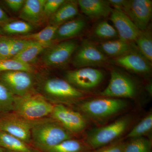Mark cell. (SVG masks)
I'll return each instance as SVG.
<instances>
[{
  "label": "cell",
  "instance_id": "1",
  "mask_svg": "<svg viewBox=\"0 0 152 152\" xmlns=\"http://www.w3.org/2000/svg\"><path fill=\"white\" fill-rule=\"evenodd\" d=\"M37 92L53 104H70L83 96L82 91L66 80L49 77L38 81Z\"/></svg>",
  "mask_w": 152,
  "mask_h": 152
},
{
  "label": "cell",
  "instance_id": "2",
  "mask_svg": "<svg viewBox=\"0 0 152 152\" xmlns=\"http://www.w3.org/2000/svg\"><path fill=\"white\" fill-rule=\"evenodd\" d=\"M72 133L51 118L36 125L31 131V142L46 152L62 142L72 139Z\"/></svg>",
  "mask_w": 152,
  "mask_h": 152
},
{
  "label": "cell",
  "instance_id": "3",
  "mask_svg": "<svg viewBox=\"0 0 152 152\" xmlns=\"http://www.w3.org/2000/svg\"><path fill=\"white\" fill-rule=\"evenodd\" d=\"M54 105L38 92L23 96H15V114L30 120L43 119L50 117Z\"/></svg>",
  "mask_w": 152,
  "mask_h": 152
},
{
  "label": "cell",
  "instance_id": "4",
  "mask_svg": "<svg viewBox=\"0 0 152 152\" xmlns=\"http://www.w3.org/2000/svg\"><path fill=\"white\" fill-rule=\"evenodd\" d=\"M38 80L35 73L12 71L0 73V83L15 96H23L37 92Z\"/></svg>",
  "mask_w": 152,
  "mask_h": 152
},
{
  "label": "cell",
  "instance_id": "5",
  "mask_svg": "<svg viewBox=\"0 0 152 152\" xmlns=\"http://www.w3.org/2000/svg\"><path fill=\"white\" fill-rule=\"evenodd\" d=\"M130 121L129 117H123L110 124L93 129L87 136V145L96 150L111 143L124 132Z\"/></svg>",
  "mask_w": 152,
  "mask_h": 152
},
{
  "label": "cell",
  "instance_id": "6",
  "mask_svg": "<svg viewBox=\"0 0 152 152\" xmlns=\"http://www.w3.org/2000/svg\"><path fill=\"white\" fill-rule=\"evenodd\" d=\"M47 118L39 120H30L19 116L13 112L2 114L0 115V130L8 133L28 144L31 142L33 128Z\"/></svg>",
  "mask_w": 152,
  "mask_h": 152
},
{
  "label": "cell",
  "instance_id": "7",
  "mask_svg": "<svg viewBox=\"0 0 152 152\" xmlns=\"http://www.w3.org/2000/svg\"><path fill=\"white\" fill-rule=\"evenodd\" d=\"M126 105V102L121 99L106 97L86 101L81 104L80 107L89 116L102 119L118 113Z\"/></svg>",
  "mask_w": 152,
  "mask_h": 152
},
{
  "label": "cell",
  "instance_id": "8",
  "mask_svg": "<svg viewBox=\"0 0 152 152\" xmlns=\"http://www.w3.org/2000/svg\"><path fill=\"white\" fill-rule=\"evenodd\" d=\"M75 40L63 41L53 44L43 52L42 62L48 67H59L66 65L78 47Z\"/></svg>",
  "mask_w": 152,
  "mask_h": 152
},
{
  "label": "cell",
  "instance_id": "9",
  "mask_svg": "<svg viewBox=\"0 0 152 152\" xmlns=\"http://www.w3.org/2000/svg\"><path fill=\"white\" fill-rule=\"evenodd\" d=\"M108 58L95 44L88 40L82 42L74 53L72 63L77 69L103 65Z\"/></svg>",
  "mask_w": 152,
  "mask_h": 152
},
{
  "label": "cell",
  "instance_id": "10",
  "mask_svg": "<svg viewBox=\"0 0 152 152\" xmlns=\"http://www.w3.org/2000/svg\"><path fill=\"white\" fill-rule=\"evenodd\" d=\"M122 11L140 31L148 27L152 15L151 0H126Z\"/></svg>",
  "mask_w": 152,
  "mask_h": 152
},
{
  "label": "cell",
  "instance_id": "11",
  "mask_svg": "<svg viewBox=\"0 0 152 152\" xmlns=\"http://www.w3.org/2000/svg\"><path fill=\"white\" fill-rule=\"evenodd\" d=\"M65 77L66 81L80 91L94 88L103 80L104 75L100 70L85 67L68 71L66 72Z\"/></svg>",
  "mask_w": 152,
  "mask_h": 152
},
{
  "label": "cell",
  "instance_id": "12",
  "mask_svg": "<svg viewBox=\"0 0 152 152\" xmlns=\"http://www.w3.org/2000/svg\"><path fill=\"white\" fill-rule=\"evenodd\" d=\"M136 93L135 85L130 78L118 71H113L109 84L100 95L107 98H132Z\"/></svg>",
  "mask_w": 152,
  "mask_h": 152
},
{
  "label": "cell",
  "instance_id": "13",
  "mask_svg": "<svg viewBox=\"0 0 152 152\" xmlns=\"http://www.w3.org/2000/svg\"><path fill=\"white\" fill-rule=\"evenodd\" d=\"M50 117L72 134L81 132L86 127L84 117L64 105H54Z\"/></svg>",
  "mask_w": 152,
  "mask_h": 152
},
{
  "label": "cell",
  "instance_id": "14",
  "mask_svg": "<svg viewBox=\"0 0 152 152\" xmlns=\"http://www.w3.org/2000/svg\"><path fill=\"white\" fill-rule=\"evenodd\" d=\"M111 63L137 73H148L151 69L152 63L144 57L137 49L114 58Z\"/></svg>",
  "mask_w": 152,
  "mask_h": 152
},
{
  "label": "cell",
  "instance_id": "15",
  "mask_svg": "<svg viewBox=\"0 0 152 152\" xmlns=\"http://www.w3.org/2000/svg\"><path fill=\"white\" fill-rule=\"evenodd\" d=\"M110 20L114 24L120 39L129 42H135L141 31L124 13L113 9L110 14Z\"/></svg>",
  "mask_w": 152,
  "mask_h": 152
},
{
  "label": "cell",
  "instance_id": "16",
  "mask_svg": "<svg viewBox=\"0 0 152 152\" xmlns=\"http://www.w3.org/2000/svg\"><path fill=\"white\" fill-rule=\"evenodd\" d=\"M46 0H26L20 12L22 20L33 25H38L45 20L43 9Z\"/></svg>",
  "mask_w": 152,
  "mask_h": 152
},
{
  "label": "cell",
  "instance_id": "17",
  "mask_svg": "<svg viewBox=\"0 0 152 152\" xmlns=\"http://www.w3.org/2000/svg\"><path fill=\"white\" fill-rule=\"evenodd\" d=\"M79 7L87 16L101 18L109 16L113 9L108 1L104 0H78Z\"/></svg>",
  "mask_w": 152,
  "mask_h": 152
},
{
  "label": "cell",
  "instance_id": "18",
  "mask_svg": "<svg viewBox=\"0 0 152 152\" xmlns=\"http://www.w3.org/2000/svg\"><path fill=\"white\" fill-rule=\"evenodd\" d=\"M79 6L77 1H65L49 20V25L60 26L71 20L78 15Z\"/></svg>",
  "mask_w": 152,
  "mask_h": 152
},
{
  "label": "cell",
  "instance_id": "19",
  "mask_svg": "<svg viewBox=\"0 0 152 152\" xmlns=\"http://www.w3.org/2000/svg\"><path fill=\"white\" fill-rule=\"evenodd\" d=\"M86 23L82 19H74L63 24L58 28L54 36V42L65 41L78 35L86 26Z\"/></svg>",
  "mask_w": 152,
  "mask_h": 152
},
{
  "label": "cell",
  "instance_id": "20",
  "mask_svg": "<svg viewBox=\"0 0 152 152\" xmlns=\"http://www.w3.org/2000/svg\"><path fill=\"white\" fill-rule=\"evenodd\" d=\"M100 50L106 55L117 58L137 49L135 44L121 39L102 43Z\"/></svg>",
  "mask_w": 152,
  "mask_h": 152
},
{
  "label": "cell",
  "instance_id": "21",
  "mask_svg": "<svg viewBox=\"0 0 152 152\" xmlns=\"http://www.w3.org/2000/svg\"><path fill=\"white\" fill-rule=\"evenodd\" d=\"M0 147L14 152H38L22 140L1 130Z\"/></svg>",
  "mask_w": 152,
  "mask_h": 152
},
{
  "label": "cell",
  "instance_id": "22",
  "mask_svg": "<svg viewBox=\"0 0 152 152\" xmlns=\"http://www.w3.org/2000/svg\"><path fill=\"white\" fill-rule=\"evenodd\" d=\"M34 29L33 25L27 22L10 20L0 25V35L10 37L26 35L31 34Z\"/></svg>",
  "mask_w": 152,
  "mask_h": 152
},
{
  "label": "cell",
  "instance_id": "23",
  "mask_svg": "<svg viewBox=\"0 0 152 152\" xmlns=\"http://www.w3.org/2000/svg\"><path fill=\"white\" fill-rule=\"evenodd\" d=\"M50 46V45L35 42L11 59L17 60L28 64L31 65L32 63L37 59L38 56L43 53L45 50Z\"/></svg>",
  "mask_w": 152,
  "mask_h": 152
},
{
  "label": "cell",
  "instance_id": "24",
  "mask_svg": "<svg viewBox=\"0 0 152 152\" xmlns=\"http://www.w3.org/2000/svg\"><path fill=\"white\" fill-rule=\"evenodd\" d=\"M58 27V26L49 24L38 32L31 33L26 35L15 37L20 39L35 41L39 43L50 46L54 43L53 39Z\"/></svg>",
  "mask_w": 152,
  "mask_h": 152
},
{
  "label": "cell",
  "instance_id": "25",
  "mask_svg": "<svg viewBox=\"0 0 152 152\" xmlns=\"http://www.w3.org/2000/svg\"><path fill=\"white\" fill-rule=\"evenodd\" d=\"M134 42L139 51L152 63V37L151 29L148 27L145 31H141Z\"/></svg>",
  "mask_w": 152,
  "mask_h": 152
},
{
  "label": "cell",
  "instance_id": "26",
  "mask_svg": "<svg viewBox=\"0 0 152 152\" xmlns=\"http://www.w3.org/2000/svg\"><path fill=\"white\" fill-rule=\"evenodd\" d=\"M86 148L81 142L70 139L62 142L46 152H83Z\"/></svg>",
  "mask_w": 152,
  "mask_h": 152
},
{
  "label": "cell",
  "instance_id": "27",
  "mask_svg": "<svg viewBox=\"0 0 152 152\" xmlns=\"http://www.w3.org/2000/svg\"><path fill=\"white\" fill-rule=\"evenodd\" d=\"M12 71H24L35 73L32 65L28 64L13 59L0 60V73Z\"/></svg>",
  "mask_w": 152,
  "mask_h": 152
},
{
  "label": "cell",
  "instance_id": "28",
  "mask_svg": "<svg viewBox=\"0 0 152 152\" xmlns=\"http://www.w3.org/2000/svg\"><path fill=\"white\" fill-rule=\"evenodd\" d=\"M152 142L143 137L132 139L126 143L124 152H151Z\"/></svg>",
  "mask_w": 152,
  "mask_h": 152
},
{
  "label": "cell",
  "instance_id": "29",
  "mask_svg": "<svg viewBox=\"0 0 152 152\" xmlns=\"http://www.w3.org/2000/svg\"><path fill=\"white\" fill-rule=\"evenodd\" d=\"M152 128V114L150 113L130 131L126 137L133 139L143 137L150 132Z\"/></svg>",
  "mask_w": 152,
  "mask_h": 152
},
{
  "label": "cell",
  "instance_id": "30",
  "mask_svg": "<svg viewBox=\"0 0 152 152\" xmlns=\"http://www.w3.org/2000/svg\"><path fill=\"white\" fill-rule=\"evenodd\" d=\"M15 96L0 83V115L12 112Z\"/></svg>",
  "mask_w": 152,
  "mask_h": 152
},
{
  "label": "cell",
  "instance_id": "31",
  "mask_svg": "<svg viewBox=\"0 0 152 152\" xmlns=\"http://www.w3.org/2000/svg\"><path fill=\"white\" fill-rule=\"evenodd\" d=\"M96 37L102 39L117 38L118 34L116 30L107 21H102L96 26L94 31Z\"/></svg>",
  "mask_w": 152,
  "mask_h": 152
},
{
  "label": "cell",
  "instance_id": "32",
  "mask_svg": "<svg viewBox=\"0 0 152 152\" xmlns=\"http://www.w3.org/2000/svg\"><path fill=\"white\" fill-rule=\"evenodd\" d=\"M35 41L20 39L15 37H10V59L12 58Z\"/></svg>",
  "mask_w": 152,
  "mask_h": 152
},
{
  "label": "cell",
  "instance_id": "33",
  "mask_svg": "<svg viewBox=\"0 0 152 152\" xmlns=\"http://www.w3.org/2000/svg\"><path fill=\"white\" fill-rule=\"evenodd\" d=\"M65 1V0H46L43 9L45 20L50 19Z\"/></svg>",
  "mask_w": 152,
  "mask_h": 152
},
{
  "label": "cell",
  "instance_id": "34",
  "mask_svg": "<svg viewBox=\"0 0 152 152\" xmlns=\"http://www.w3.org/2000/svg\"><path fill=\"white\" fill-rule=\"evenodd\" d=\"M126 145L124 142L118 141L97 149L93 152H124Z\"/></svg>",
  "mask_w": 152,
  "mask_h": 152
},
{
  "label": "cell",
  "instance_id": "35",
  "mask_svg": "<svg viewBox=\"0 0 152 152\" xmlns=\"http://www.w3.org/2000/svg\"><path fill=\"white\" fill-rule=\"evenodd\" d=\"M10 37L0 35V60L10 59Z\"/></svg>",
  "mask_w": 152,
  "mask_h": 152
},
{
  "label": "cell",
  "instance_id": "36",
  "mask_svg": "<svg viewBox=\"0 0 152 152\" xmlns=\"http://www.w3.org/2000/svg\"><path fill=\"white\" fill-rule=\"evenodd\" d=\"M26 0H5L4 2L11 10L20 12Z\"/></svg>",
  "mask_w": 152,
  "mask_h": 152
},
{
  "label": "cell",
  "instance_id": "37",
  "mask_svg": "<svg viewBox=\"0 0 152 152\" xmlns=\"http://www.w3.org/2000/svg\"><path fill=\"white\" fill-rule=\"evenodd\" d=\"M108 1L111 7H113L114 9L121 11L126 0H108Z\"/></svg>",
  "mask_w": 152,
  "mask_h": 152
},
{
  "label": "cell",
  "instance_id": "38",
  "mask_svg": "<svg viewBox=\"0 0 152 152\" xmlns=\"http://www.w3.org/2000/svg\"><path fill=\"white\" fill-rule=\"evenodd\" d=\"M10 20L11 19L7 14L0 7V25H2Z\"/></svg>",
  "mask_w": 152,
  "mask_h": 152
},
{
  "label": "cell",
  "instance_id": "39",
  "mask_svg": "<svg viewBox=\"0 0 152 152\" xmlns=\"http://www.w3.org/2000/svg\"><path fill=\"white\" fill-rule=\"evenodd\" d=\"M3 152H4V151H3ZM5 152H14L10 151H7V150H6Z\"/></svg>",
  "mask_w": 152,
  "mask_h": 152
},
{
  "label": "cell",
  "instance_id": "40",
  "mask_svg": "<svg viewBox=\"0 0 152 152\" xmlns=\"http://www.w3.org/2000/svg\"><path fill=\"white\" fill-rule=\"evenodd\" d=\"M0 152H3V151H2V150L1 149V148H0Z\"/></svg>",
  "mask_w": 152,
  "mask_h": 152
}]
</instances>
